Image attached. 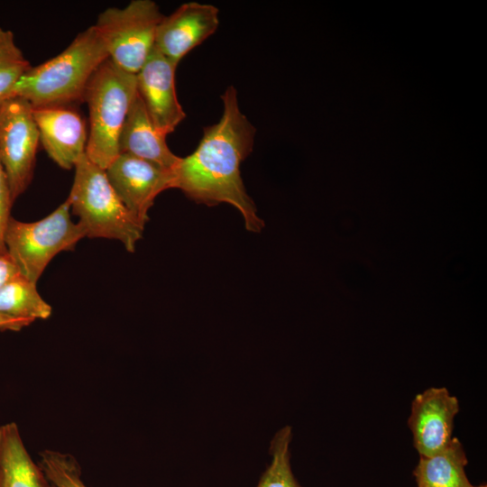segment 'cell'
I'll return each mask as SVG.
<instances>
[{
	"instance_id": "cell-8",
	"label": "cell",
	"mask_w": 487,
	"mask_h": 487,
	"mask_svg": "<svg viewBox=\"0 0 487 487\" xmlns=\"http://www.w3.org/2000/svg\"><path fill=\"white\" fill-rule=\"evenodd\" d=\"M105 170L124 205L143 226L156 197L175 188L173 171L126 153H120Z\"/></svg>"
},
{
	"instance_id": "cell-4",
	"label": "cell",
	"mask_w": 487,
	"mask_h": 487,
	"mask_svg": "<svg viewBox=\"0 0 487 487\" xmlns=\"http://www.w3.org/2000/svg\"><path fill=\"white\" fill-rule=\"evenodd\" d=\"M137 96L136 75L106 59L90 78L84 96L89 114L86 155L106 170L120 154L119 138Z\"/></svg>"
},
{
	"instance_id": "cell-20",
	"label": "cell",
	"mask_w": 487,
	"mask_h": 487,
	"mask_svg": "<svg viewBox=\"0 0 487 487\" xmlns=\"http://www.w3.org/2000/svg\"><path fill=\"white\" fill-rule=\"evenodd\" d=\"M14 200L12 198L9 183L4 169L0 163V253H7L5 244V236L7 225L11 219V208Z\"/></svg>"
},
{
	"instance_id": "cell-17",
	"label": "cell",
	"mask_w": 487,
	"mask_h": 487,
	"mask_svg": "<svg viewBox=\"0 0 487 487\" xmlns=\"http://www.w3.org/2000/svg\"><path fill=\"white\" fill-rule=\"evenodd\" d=\"M290 426L280 429L271 441V462L262 474L256 487H303L294 476L290 465Z\"/></svg>"
},
{
	"instance_id": "cell-24",
	"label": "cell",
	"mask_w": 487,
	"mask_h": 487,
	"mask_svg": "<svg viewBox=\"0 0 487 487\" xmlns=\"http://www.w3.org/2000/svg\"><path fill=\"white\" fill-rule=\"evenodd\" d=\"M52 487V486H51Z\"/></svg>"
},
{
	"instance_id": "cell-14",
	"label": "cell",
	"mask_w": 487,
	"mask_h": 487,
	"mask_svg": "<svg viewBox=\"0 0 487 487\" xmlns=\"http://www.w3.org/2000/svg\"><path fill=\"white\" fill-rule=\"evenodd\" d=\"M0 487H51L14 422L0 427Z\"/></svg>"
},
{
	"instance_id": "cell-11",
	"label": "cell",
	"mask_w": 487,
	"mask_h": 487,
	"mask_svg": "<svg viewBox=\"0 0 487 487\" xmlns=\"http://www.w3.org/2000/svg\"><path fill=\"white\" fill-rule=\"evenodd\" d=\"M40 142L49 157L71 170L86 153L88 133L85 119L74 106L32 107Z\"/></svg>"
},
{
	"instance_id": "cell-16",
	"label": "cell",
	"mask_w": 487,
	"mask_h": 487,
	"mask_svg": "<svg viewBox=\"0 0 487 487\" xmlns=\"http://www.w3.org/2000/svg\"><path fill=\"white\" fill-rule=\"evenodd\" d=\"M51 306L37 290L36 283L21 274L0 287V314L35 321L47 319Z\"/></svg>"
},
{
	"instance_id": "cell-5",
	"label": "cell",
	"mask_w": 487,
	"mask_h": 487,
	"mask_svg": "<svg viewBox=\"0 0 487 487\" xmlns=\"http://www.w3.org/2000/svg\"><path fill=\"white\" fill-rule=\"evenodd\" d=\"M85 236L82 226L71 220L70 205L66 199L49 216L35 222L11 217L5 244L19 273L37 283L58 253L73 250Z\"/></svg>"
},
{
	"instance_id": "cell-13",
	"label": "cell",
	"mask_w": 487,
	"mask_h": 487,
	"mask_svg": "<svg viewBox=\"0 0 487 487\" xmlns=\"http://www.w3.org/2000/svg\"><path fill=\"white\" fill-rule=\"evenodd\" d=\"M120 153H126L173 171L180 157L166 143V136L154 126L138 95L134 98L119 138Z\"/></svg>"
},
{
	"instance_id": "cell-7",
	"label": "cell",
	"mask_w": 487,
	"mask_h": 487,
	"mask_svg": "<svg viewBox=\"0 0 487 487\" xmlns=\"http://www.w3.org/2000/svg\"><path fill=\"white\" fill-rule=\"evenodd\" d=\"M39 143L32 106L15 96L5 100L0 106V163L14 202L32 179Z\"/></svg>"
},
{
	"instance_id": "cell-22",
	"label": "cell",
	"mask_w": 487,
	"mask_h": 487,
	"mask_svg": "<svg viewBox=\"0 0 487 487\" xmlns=\"http://www.w3.org/2000/svg\"><path fill=\"white\" fill-rule=\"evenodd\" d=\"M34 321L24 318H16L0 314V330L20 331Z\"/></svg>"
},
{
	"instance_id": "cell-3",
	"label": "cell",
	"mask_w": 487,
	"mask_h": 487,
	"mask_svg": "<svg viewBox=\"0 0 487 487\" xmlns=\"http://www.w3.org/2000/svg\"><path fill=\"white\" fill-rule=\"evenodd\" d=\"M74 169V180L67 199L86 236L120 241L128 252L133 253L144 226L124 205L106 170L86 153Z\"/></svg>"
},
{
	"instance_id": "cell-19",
	"label": "cell",
	"mask_w": 487,
	"mask_h": 487,
	"mask_svg": "<svg viewBox=\"0 0 487 487\" xmlns=\"http://www.w3.org/2000/svg\"><path fill=\"white\" fill-rule=\"evenodd\" d=\"M38 464L52 487H87L78 462L70 454L45 449L39 453Z\"/></svg>"
},
{
	"instance_id": "cell-2",
	"label": "cell",
	"mask_w": 487,
	"mask_h": 487,
	"mask_svg": "<svg viewBox=\"0 0 487 487\" xmlns=\"http://www.w3.org/2000/svg\"><path fill=\"white\" fill-rule=\"evenodd\" d=\"M106 59V44L91 25L62 52L31 67L15 85L13 96L25 99L32 107L73 106L84 101L90 78Z\"/></svg>"
},
{
	"instance_id": "cell-21",
	"label": "cell",
	"mask_w": 487,
	"mask_h": 487,
	"mask_svg": "<svg viewBox=\"0 0 487 487\" xmlns=\"http://www.w3.org/2000/svg\"><path fill=\"white\" fill-rule=\"evenodd\" d=\"M18 274V269L8 253H0V287Z\"/></svg>"
},
{
	"instance_id": "cell-18",
	"label": "cell",
	"mask_w": 487,
	"mask_h": 487,
	"mask_svg": "<svg viewBox=\"0 0 487 487\" xmlns=\"http://www.w3.org/2000/svg\"><path fill=\"white\" fill-rule=\"evenodd\" d=\"M31 67L13 32L0 27V106L13 96L15 85Z\"/></svg>"
},
{
	"instance_id": "cell-23",
	"label": "cell",
	"mask_w": 487,
	"mask_h": 487,
	"mask_svg": "<svg viewBox=\"0 0 487 487\" xmlns=\"http://www.w3.org/2000/svg\"><path fill=\"white\" fill-rule=\"evenodd\" d=\"M476 487H487V485L486 484H481V485H478Z\"/></svg>"
},
{
	"instance_id": "cell-9",
	"label": "cell",
	"mask_w": 487,
	"mask_h": 487,
	"mask_svg": "<svg viewBox=\"0 0 487 487\" xmlns=\"http://www.w3.org/2000/svg\"><path fill=\"white\" fill-rule=\"evenodd\" d=\"M459 409L457 398L445 387H431L415 396L408 425L419 456L434 455L449 445Z\"/></svg>"
},
{
	"instance_id": "cell-6",
	"label": "cell",
	"mask_w": 487,
	"mask_h": 487,
	"mask_svg": "<svg viewBox=\"0 0 487 487\" xmlns=\"http://www.w3.org/2000/svg\"><path fill=\"white\" fill-rule=\"evenodd\" d=\"M164 15L152 0H133L123 8L110 7L94 24L102 37L108 59L121 69L136 75L155 46Z\"/></svg>"
},
{
	"instance_id": "cell-15",
	"label": "cell",
	"mask_w": 487,
	"mask_h": 487,
	"mask_svg": "<svg viewBox=\"0 0 487 487\" xmlns=\"http://www.w3.org/2000/svg\"><path fill=\"white\" fill-rule=\"evenodd\" d=\"M467 463L463 444L455 436L439 453L419 456L413 475L418 487H476L465 473Z\"/></svg>"
},
{
	"instance_id": "cell-1",
	"label": "cell",
	"mask_w": 487,
	"mask_h": 487,
	"mask_svg": "<svg viewBox=\"0 0 487 487\" xmlns=\"http://www.w3.org/2000/svg\"><path fill=\"white\" fill-rule=\"evenodd\" d=\"M222 102L219 121L204 128L197 149L180 158L173 170L175 188L198 203L232 205L241 213L245 228L258 233L264 222L246 192L240 172L241 163L252 152L256 131L241 112L233 86L222 95Z\"/></svg>"
},
{
	"instance_id": "cell-10",
	"label": "cell",
	"mask_w": 487,
	"mask_h": 487,
	"mask_svg": "<svg viewBox=\"0 0 487 487\" xmlns=\"http://www.w3.org/2000/svg\"><path fill=\"white\" fill-rule=\"evenodd\" d=\"M177 66L178 64L164 56L154 46L136 74L138 95L151 121L165 136L174 132L186 117L176 94Z\"/></svg>"
},
{
	"instance_id": "cell-12",
	"label": "cell",
	"mask_w": 487,
	"mask_h": 487,
	"mask_svg": "<svg viewBox=\"0 0 487 487\" xmlns=\"http://www.w3.org/2000/svg\"><path fill=\"white\" fill-rule=\"evenodd\" d=\"M219 24L218 9L209 4L190 2L163 16L158 25L155 47L176 64L212 35Z\"/></svg>"
}]
</instances>
